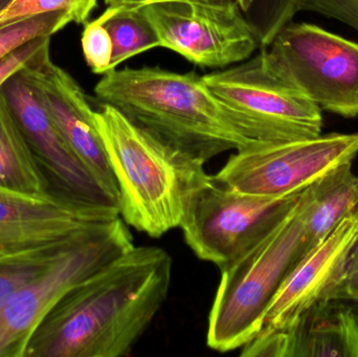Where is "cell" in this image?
<instances>
[{
  "mask_svg": "<svg viewBox=\"0 0 358 357\" xmlns=\"http://www.w3.org/2000/svg\"><path fill=\"white\" fill-rule=\"evenodd\" d=\"M172 268L166 249L132 247L50 309L23 357L128 356L165 304Z\"/></svg>",
  "mask_w": 358,
  "mask_h": 357,
  "instance_id": "1",
  "label": "cell"
},
{
  "mask_svg": "<svg viewBox=\"0 0 358 357\" xmlns=\"http://www.w3.org/2000/svg\"><path fill=\"white\" fill-rule=\"evenodd\" d=\"M101 105L115 107L136 125L201 159L273 143L252 119L221 102L195 71L159 67L113 69L94 86Z\"/></svg>",
  "mask_w": 358,
  "mask_h": 357,
  "instance_id": "2",
  "label": "cell"
},
{
  "mask_svg": "<svg viewBox=\"0 0 358 357\" xmlns=\"http://www.w3.org/2000/svg\"><path fill=\"white\" fill-rule=\"evenodd\" d=\"M96 122L126 224L152 238L180 228L192 193L208 176L206 161L168 144L110 105H101Z\"/></svg>",
  "mask_w": 358,
  "mask_h": 357,
  "instance_id": "3",
  "label": "cell"
},
{
  "mask_svg": "<svg viewBox=\"0 0 358 357\" xmlns=\"http://www.w3.org/2000/svg\"><path fill=\"white\" fill-rule=\"evenodd\" d=\"M304 191L292 209L250 249L221 266V279L208 314V347L234 351L252 341L275 291L298 263L304 239Z\"/></svg>",
  "mask_w": 358,
  "mask_h": 357,
  "instance_id": "4",
  "label": "cell"
},
{
  "mask_svg": "<svg viewBox=\"0 0 358 357\" xmlns=\"http://www.w3.org/2000/svg\"><path fill=\"white\" fill-rule=\"evenodd\" d=\"M134 247L121 216L80 233L58 259L0 312V357H23L31 335L50 309L71 289Z\"/></svg>",
  "mask_w": 358,
  "mask_h": 357,
  "instance_id": "5",
  "label": "cell"
},
{
  "mask_svg": "<svg viewBox=\"0 0 358 357\" xmlns=\"http://www.w3.org/2000/svg\"><path fill=\"white\" fill-rule=\"evenodd\" d=\"M229 108L252 119L273 142L320 136L323 115L268 46L243 62L202 75Z\"/></svg>",
  "mask_w": 358,
  "mask_h": 357,
  "instance_id": "6",
  "label": "cell"
},
{
  "mask_svg": "<svg viewBox=\"0 0 358 357\" xmlns=\"http://www.w3.org/2000/svg\"><path fill=\"white\" fill-rule=\"evenodd\" d=\"M136 8L155 29L159 48L197 66L227 68L261 48L237 0H172Z\"/></svg>",
  "mask_w": 358,
  "mask_h": 357,
  "instance_id": "7",
  "label": "cell"
},
{
  "mask_svg": "<svg viewBox=\"0 0 358 357\" xmlns=\"http://www.w3.org/2000/svg\"><path fill=\"white\" fill-rule=\"evenodd\" d=\"M357 154L358 132L264 143L236 151L213 176L225 188L241 194L290 196L302 192L334 168L355 161Z\"/></svg>",
  "mask_w": 358,
  "mask_h": 357,
  "instance_id": "8",
  "label": "cell"
},
{
  "mask_svg": "<svg viewBox=\"0 0 358 357\" xmlns=\"http://www.w3.org/2000/svg\"><path fill=\"white\" fill-rule=\"evenodd\" d=\"M300 194L285 197L241 194L208 175L189 197L180 226L183 238L200 260L221 268L271 231Z\"/></svg>",
  "mask_w": 358,
  "mask_h": 357,
  "instance_id": "9",
  "label": "cell"
},
{
  "mask_svg": "<svg viewBox=\"0 0 358 357\" xmlns=\"http://www.w3.org/2000/svg\"><path fill=\"white\" fill-rule=\"evenodd\" d=\"M268 48L322 111L358 117V42L292 21Z\"/></svg>",
  "mask_w": 358,
  "mask_h": 357,
  "instance_id": "10",
  "label": "cell"
},
{
  "mask_svg": "<svg viewBox=\"0 0 358 357\" xmlns=\"http://www.w3.org/2000/svg\"><path fill=\"white\" fill-rule=\"evenodd\" d=\"M0 92L29 145L50 196L81 207L120 210L67 146L21 71L2 85Z\"/></svg>",
  "mask_w": 358,
  "mask_h": 357,
  "instance_id": "11",
  "label": "cell"
},
{
  "mask_svg": "<svg viewBox=\"0 0 358 357\" xmlns=\"http://www.w3.org/2000/svg\"><path fill=\"white\" fill-rule=\"evenodd\" d=\"M60 136L103 191L120 207V190L85 92L50 59V46L21 71Z\"/></svg>",
  "mask_w": 358,
  "mask_h": 357,
  "instance_id": "12",
  "label": "cell"
},
{
  "mask_svg": "<svg viewBox=\"0 0 358 357\" xmlns=\"http://www.w3.org/2000/svg\"><path fill=\"white\" fill-rule=\"evenodd\" d=\"M357 237L351 214L288 272L265 312L260 333L283 330L320 302L338 299Z\"/></svg>",
  "mask_w": 358,
  "mask_h": 357,
  "instance_id": "13",
  "label": "cell"
},
{
  "mask_svg": "<svg viewBox=\"0 0 358 357\" xmlns=\"http://www.w3.org/2000/svg\"><path fill=\"white\" fill-rule=\"evenodd\" d=\"M113 207H81L0 188V256L41 249L120 217Z\"/></svg>",
  "mask_w": 358,
  "mask_h": 357,
  "instance_id": "14",
  "label": "cell"
},
{
  "mask_svg": "<svg viewBox=\"0 0 358 357\" xmlns=\"http://www.w3.org/2000/svg\"><path fill=\"white\" fill-rule=\"evenodd\" d=\"M241 356L358 357V309L350 302L326 300L283 330L259 333Z\"/></svg>",
  "mask_w": 358,
  "mask_h": 357,
  "instance_id": "15",
  "label": "cell"
},
{
  "mask_svg": "<svg viewBox=\"0 0 358 357\" xmlns=\"http://www.w3.org/2000/svg\"><path fill=\"white\" fill-rule=\"evenodd\" d=\"M304 239L300 260L319 245L358 205V175L343 163L305 189ZM299 260V261H300Z\"/></svg>",
  "mask_w": 358,
  "mask_h": 357,
  "instance_id": "16",
  "label": "cell"
},
{
  "mask_svg": "<svg viewBox=\"0 0 358 357\" xmlns=\"http://www.w3.org/2000/svg\"><path fill=\"white\" fill-rule=\"evenodd\" d=\"M0 188L50 196L41 172L0 92Z\"/></svg>",
  "mask_w": 358,
  "mask_h": 357,
  "instance_id": "17",
  "label": "cell"
},
{
  "mask_svg": "<svg viewBox=\"0 0 358 357\" xmlns=\"http://www.w3.org/2000/svg\"><path fill=\"white\" fill-rule=\"evenodd\" d=\"M100 17L113 40V60L109 71L117 69L132 57L159 48L157 33L138 8L108 6Z\"/></svg>",
  "mask_w": 358,
  "mask_h": 357,
  "instance_id": "18",
  "label": "cell"
},
{
  "mask_svg": "<svg viewBox=\"0 0 358 357\" xmlns=\"http://www.w3.org/2000/svg\"><path fill=\"white\" fill-rule=\"evenodd\" d=\"M81 232L41 249L0 256V312L22 287L58 259Z\"/></svg>",
  "mask_w": 358,
  "mask_h": 357,
  "instance_id": "19",
  "label": "cell"
},
{
  "mask_svg": "<svg viewBox=\"0 0 358 357\" xmlns=\"http://www.w3.org/2000/svg\"><path fill=\"white\" fill-rule=\"evenodd\" d=\"M65 13H48L0 25V61L27 42L39 37H52L71 24Z\"/></svg>",
  "mask_w": 358,
  "mask_h": 357,
  "instance_id": "20",
  "label": "cell"
},
{
  "mask_svg": "<svg viewBox=\"0 0 358 357\" xmlns=\"http://www.w3.org/2000/svg\"><path fill=\"white\" fill-rule=\"evenodd\" d=\"M99 0H8L0 10V25L48 13H65L71 23H86Z\"/></svg>",
  "mask_w": 358,
  "mask_h": 357,
  "instance_id": "21",
  "label": "cell"
},
{
  "mask_svg": "<svg viewBox=\"0 0 358 357\" xmlns=\"http://www.w3.org/2000/svg\"><path fill=\"white\" fill-rule=\"evenodd\" d=\"M81 43L84 58L92 73H108L113 60V40L100 16L86 23Z\"/></svg>",
  "mask_w": 358,
  "mask_h": 357,
  "instance_id": "22",
  "label": "cell"
},
{
  "mask_svg": "<svg viewBox=\"0 0 358 357\" xmlns=\"http://www.w3.org/2000/svg\"><path fill=\"white\" fill-rule=\"evenodd\" d=\"M296 10L334 19L358 31V0H299Z\"/></svg>",
  "mask_w": 358,
  "mask_h": 357,
  "instance_id": "23",
  "label": "cell"
},
{
  "mask_svg": "<svg viewBox=\"0 0 358 357\" xmlns=\"http://www.w3.org/2000/svg\"><path fill=\"white\" fill-rule=\"evenodd\" d=\"M50 45V37L36 38L2 59L0 61V89L12 75L22 71L42 50Z\"/></svg>",
  "mask_w": 358,
  "mask_h": 357,
  "instance_id": "24",
  "label": "cell"
},
{
  "mask_svg": "<svg viewBox=\"0 0 358 357\" xmlns=\"http://www.w3.org/2000/svg\"><path fill=\"white\" fill-rule=\"evenodd\" d=\"M163 1H172V0H131L129 3L124 4V6H134V8H138V6H145V4L153 3V2H163Z\"/></svg>",
  "mask_w": 358,
  "mask_h": 357,
  "instance_id": "25",
  "label": "cell"
},
{
  "mask_svg": "<svg viewBox=\"0 0 358 357\" xmlns=\"http://www.w3.org/2000/svg\"><path fill=\"white\" fill-rule=\"evenodd\" d=\"M131 0H105V3L108 6H124L129 3Z\"/></svg>",
  "mask_w": 358,
  "mask_h": 357,
  "instance_id": "26",
  "label": "cell"
},
{
  "mask_svg": "<svg viewBox=\"0 0 358 357\" xmlns=\"http://www.w3.org/2000/svg\"><path fill=\"white\" fill-rule=\"evenodd\" d=\"M237 1L238 3H239V6H241L242 10H243L244 12H246V10L250 8L252 0H237Z\"/></svg>",
  "mask_w": 358,
  "mask_h": 357,
  "instance_id": "27",
  "label": "cell"
},
{
  "mask_svg": "<svg viewBox=\"0 0 358 357\" xmlns=\"http://www.w3.org/2000/svg\"><path fill=\"white\" fill-rule=\"evenodd\" d=\"M352 215L355 216V219H357V224H358V205L357 207H355V211H353ZM355 245H357L358 247V237L357 239V241H355Z\"/></svg>",
  "mask_w": 358,
  "mask_h": 357,
  "instance_id": "28",
  "label": "cell"
},
{
  "mask_svg": "<svg viewBox=\"0 0 358 357\" xmlns=\"http://www.w3.org/2000/svg\"><path fill=\"white\" fill-rule=\"evenodd\" d=\"M8 0H0V10L8 3Z\"/></svg>",
  "mask_w": 358,
  "mask_h": 357,
  "instance_id": "29",
  "label": "cell"
}]
</instances>
